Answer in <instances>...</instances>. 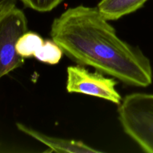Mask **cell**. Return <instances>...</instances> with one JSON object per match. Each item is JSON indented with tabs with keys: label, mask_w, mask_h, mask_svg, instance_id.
<instances>
[{
	"label": "cell",
	"mask_w": 153,
	"mask_h": 153,
	"mask_svg": "<svg viewBox=\"0 0 153 153\" xmlns=\"http://www.w3.org/2000/svg\"><path fill=\"white\" fill-rule=\"evenodd\" d=\"M148 0H101L97 5L100 13L108 21L117 20L136 11Z\"/></svg>",
	"instance_id": "6"
},
{
	"label": "cell",
	"mask_w": 153,
	"mask_h": 153,
	"mask_svg": "<svg viewBox=\"0 0 153 153\" xmlns=\"http://www.w3.org/2000/svg\"><path fill=\"white\" fill-rule=\"evenodd\" d=\"M63 53L62 49L53 40H47L34 53V57L41 62L54 65L61 61Z\"/></svg>",
	"instance_id": "8"
},
{
	"label": "cell",
	"mask_w": 153,
	"mask_h": 153,
	"mask_svg": "<svg viewBox=\"0 0 153 153\" xmlns=\"http://www.w3.org/2000/svg\"><path fill=\"white\" fill-rule=\"evenodd\" d=\"M50 35L63 52L79 65L90 66L131 86L152 82L149 58L138 46L120 38L97 7H70L53 20Z\"/></svg>",
	"instance_id": "1"
},
{
	"label": "cell",
	"mask_w": 153,
	"mask_h": 153,
	"mask_svg": "<svg viewBox=\"0 0 153 153\" xmlns=\"http://www.w3.org/2000/svg\"><path fill=\"white\" fill-rule=\"evenodd\" d=\"M64 0H21L27 7L39 12H48L53 10Z\"/></svg>",
	"instance_id": "9"
},
{
	"label": "cell",
	"mask_w": 153,
	"mask_h": 153,
	"mask_svg": "<svg viewBox=\"0 0 153 153\" xmlns=\"http://www.w3.org/2000/svg\"><path fill=\"white\" fill-rule=\"evenodd\" d=\"M44 41L38 34L27 31L17 40L16 52L23 58L34 57V53L39 50Z\"/></svg>",
	"instance_id": "7"
},
{
	"label": "cell",
	"mask_w": 153,
	"mask_h": 153,
	"mask_svg": "<svg viewBox=\"0 0 153 153\" xmlns=\"http://www.w3.org/2000/svg\"><path fill=\"white\" fill-rule=\"evenodd\" d=\"M117 82L105 77L100 72L91 73L80 65L67 67V92L82 94L103 99L120 105L122 98L116 90Z\"/></svg>",
	"instance_id": "4"
},
{
	"label": "cell",
	"mask_w": 153,
	"mask_h": 153,
	"mask_svg": "<svg viewBox=\"0 0 153 153\" xmlns=\"http://www.w3.org/2000/svg\"><path fill=\"white\" fill-rule=\"evenodd\" d=\"M18 130L40 143L47 146L51 152L69 153H94L100 152V150L94 149L80 140H68L60 137H51L40 131L34 130L20 123H16Z\"/></svg>",
	"instance_id": "5"
},
{
	"label": "cell",
	"mask_w": 153,
	"mask_h": 153,
	"mask_svg": "<svg viewBox=\"0 0 153 153\" xmlns=\"http://www.w3.org/2000/svg\"><path fill=\"white\" fill-rule=\"evenodd\" d=\"M27 31L26 16L16 5L0 15V79L24 64L25 58L17 53L16 45Z\"/></svg>",
	"instance_id": "3"
},
{
	"label": "cell",
	"mask_w": 153,
	"mask_h": 153,
	"mask_svg": "<svg viewBox=\"0 0 153 153\" xmlns=\"http://www.w3.org/2000/svg\"><path fill=\"white\" fill-rule=\"evenodd\" d=\"M124 132L145 152L153 153V94L127 95L118 108Z\"/></svg>",
	"instance_id": "2"
}]
</instances>
